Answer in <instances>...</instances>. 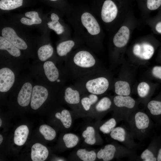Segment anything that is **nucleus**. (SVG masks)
<instances>
[{"instance_id":"1","label":"nucleus","mask_w":161,"mask_h":161,"mask_svg":"<svg viewBox=\"0 0 161 161\" xmlns=\"http://www.w3.org/2000/svg\"><path fill=\"white\" fill-rule=\"evenodd\" d=\"M127 122L134 138L140 140L146 137L151 127L150 116L141 110L134 111L129 116Z\"/></svg>"},{"instance_id":"2","label":"nucleus","mask_w":161,"mask_h":161,"mask_svg":"<svg viewBox=\"0 0 161 161\" xmlns=\"http://www.w3.org/2000/svg\"><path fill=\"white\" fill-rule=\"evenodd\" d=\"M137 157L133 149L124 145L111 144L105 145L103 148H101L97 154V158L104 161H109L115 157L133 158Z\"/></svg>"},{"instance_id":"3","label":"nucleus","mask_w":161,"mask_h":161,"mask_svg":"<svg viewBox=\"0 0 161 161\" xmlns=\"http://www.w3.org/2000/svg\"><path fill=\"white\" fill-rule=\"evenodd\" d=\"M113 102L117 110L116 115L120 120L127 121L130 115L136 110V102L129 96L117 95L113 99Z\"/></svg>"},{"instance_id":"4","label":"nucleus","mask_w":161,"mask_h":161,"mask_svg":"<svg viewBox=\"0 0 161 161\" xmlns=\"http://www.w3.org/2000/svg\"><path fill=\"white\" fill-rule=\"evenodd\" d=\"M110 134L111 137L119 141L126 147L133 149L137 146L134 138L130 131L122 126H118L113 128Z\"/></svg>"},{"instance_id":"5","label":"nucleus","mask_w":161,"mask_h":161,"mask_svg":"<svg viewBox=\"0 0 161 161\" xmlns=\"http://www.w3.org/2000/svg\"><path fill=\"white\" fill-rule=\"evenodd\" d=\"M109 84V81L106 78L100 77L89 80L85 86L89 93L99 95L104 93L107 90Z\"/></svg>"},{"instance_id":"6","label":"nucleus","mask_w":161,"mask_h":161,"mask_svg":"<svg viewBox=\"0 0 161 161\" xmlns=\"http://www.w3.org/2000/svg\"><path fill=\"white\" fill-rule=\"evenodd\" d=\"M48 95L47 89L40 85L33 88L30 100V106L34 110L38 109L47 100Z\"/></svg>"},{"instance_id":"7","label":"nucleus","mask_w":161,"mask_h":161,"mask_svg":"<svg viewBox=\"0 0 161 161\" xmlns=\"http://www.w3.org/2000/svg\"><path fill=\"white\" fill-rule=\"evenodd\" d=\"M118 12L116 3L112 0H105L101 10V17L105 23H110L116 18Z\"/></svg>"},{"instance_id":"8","label":"nucleus","mask_w":161,"mask_h":161,"mask_svg":"<svg viewBox=\"0 0 161 161\" xmlns=\"http://www.w3.org/2000/svg\"><path fill=\"white\" fill-rule=\"evenodd\" d=\"M15 80L13 72L10 69L4 67L0 70V91L6 92L13 85Z\"/></svg>"},{"instance_id":"9","label":"nucleus","mask_w":161,"mask_h":161,"mask_svg":"<svg viewBox=\"0 0 161 161\" xmlns=\"http://www.w3.org/2000/svg\"><path fill=\"white\" fill-rule=\"evenodd\" d=\"M1 35L19 49L24 50L27 48V45L25 42L18 36L12 28L9 27L3 28L1 31Z\"/></svg>"},{"instance_id":"10","label":"nucleus","mask_w":161,"mask_h":161,"mask_svg":"<svg viewBox=\"0 0 161 161\" xmlns=\"http://www.w3.org/2000/svg\"><path fill=\"white\" fill-rule=\"evenodd\" d=\"M73 61L77 66L83 68H89L93 66L95 60L89 52L80 51L77 53L73 58Z\"/></svg>"},{"instance_id":"11","label":"nucleus","mask_w":161,"mask_h":161,"mask_svg":"<svg viewBox=\"0 0 161 161\" xmlns=\"http://www.w3.org/2000/svg\"><path fill=\"white\" fill-rule=\"evenodd\" d=\"M81 23L88 32L92 35H96L100 33V27L95 18L90 13L85 12L81 17Z\"/></svg>"},{"instance_id":"12","label":"nucleus","mask_w":161,"mask_h":161,"mask_svg":"<svg viewBox=\"0 0 161 161\" xmlns=\"http://www.w3.org/2000/svg\"><path fill=\"white\" fill-rule=\"evenodd\" d=\"M154 52V49L153 46L146 43L136 44L133 48V52L135 55L145 60L150 59Z\"/></svg>"},{"instance_id":"13","label":"nucleus","mask_w":161,"mask_h":161,"mask_svg":"<svg viewBox=\"0 0 161 161\" xmlns=\"http://www.w3.org/2000/svg\"><path fill=\"white\" fill-rule=\"evenodd\" d=\"M33 88L31 84L26 82L22 86L18 96L17 101L20 106H27L31 100Z\"/></svg>"},{"instance_id":"14","label":"nucleus","mask_w":161,"mask_h":161,"mask_svg":"<svg viewBox=\"0 0 161 161\" xmlns=\"http://www.w3.org/2000/svg\"><path fill=\"white\" fill-rule=\"evenodd\" d=\"M130 35L129 29L126 26H122L114 37L113 42L117 47L125 46L128 43Z\"/></svg>"},{"instance_id":"15","label":"nucleus","mask_w":161,"mask_h":161,"mask_svg":"<svg viewBox=\"0 0 161 161\" xmlns=\"http://www.w3.org/2000/svg\"><path fill=\"white\" fill-rule=\"evenodd\" d=\"M49 151L47 148L39 143L34 144L31 148V158L33 161H43L47 158Z\"/></svg>"},{"instance_id":"16","label":"nucleus","mask_w":161,"mask_h":161,"mask_svg":"<svg viewBox=\"0 0 161 161\" xmlns=\"http://www.w3.org/2000/svg\"><path fill=\"white\" fill-rule=\"evenodd\" d=\"M29 133V130L27 126L22 125L18 127L14 132V143L18 146L24 145L27 140Z\"/></svg>"},{"instance_id":"17","label":"nucleus","mask_w":161,"mask_h":161,"mask_svg":"<svg viewBox=\"0 0 161 161\" xmlns=\"http://www.w3.org/2000/svg\"><path fill=\"white\" fill-rule=\"evenodd\" d=\"M43 68L45 75L50 81L54 82L58 78V70L52 61H46L44 64Z\"/></svg>"},{"instance_id":"18","label":"nucleus","mask_w":161,"mask_h":161,"mask_svg":"<svg viewBox=\"0 0 161 161\" xmlns=\"http://www.w3.org/2000/svg\"><path fill=\"white\" fill-rule=\"evenodd\" d=\"M0 49L7 50L10 54L15 57L21 55L19 49L2 36L0 37Z\"/></svg>"},{"instance_id":"19","label":"nucleus","mask_w":161,"mask_h":161,"mask_svg":"<svg viewBox=\"0 0 161 161\" xmlns=\"http://www.w3.org/2000/svg\"><path fill=\"white\" fill-rule=\"evenodd\" d=\"M137 160L142 161H157L153 142L151 143L148 146L142 153L141 154L137 157Z\"/></svg>"},{"instance_id":"20","label":"nucleus","mask_w":161,"mask_h":161,"mask_svg":"<svg viewBox=\"0 0 161 161\" xmlns=\"http://www.w3.org/2000/svg\"><path fill=\"white\" fill-rule=\"evenodd\" d=\"M25 16L30 19L23 17L21 18V22L25 25H31L39 24L42 22V20L39 17L38 12L35 11L27 12L25 14Z\"/></svg>"},{"instance_id":"21","label":"nucleus","mask_w":161,"mask_h":161,"mask_svg":"<svg viewBox=\"0 0 161 161\" xmlns=\"http://www.w3.org/2000/svg\"><path fill=\"white\" fill-rule=\"evenodd\" d=\"M64 99L68 103L71 104L78 103L80 101V96L79 92L76 90L68 87L65 91Z\"/></svg>"},{"instance_id":"22","label":"nucleus","mask_w":161,"mask_h":161,"mask_svg":"<svg viewBox=\"0 0 161 161\" xmlns=\"http://www.w3.org/2000/svg\"><path fill=\"white\" fill-rule=\"evenodd\" d=\"M115 92L117 95L129 96L131 93V89L129 83L126 81L119 80L114 84Z\"/></svg>"},{"instance_id":"23","label":"nucleus","mask_w":161,"mask_h":161,"mask_svg":"<svg viewBox=\"0 0 161 161\" xmlns=\"http://www.w3.org/2000/svg\"><path fill=\"white\" fill-rule=\"evenodd\" d=\"M147 112L150 116H158L161 114V101L152 100L147 105Z\"/></svg>"},{"instance_id":"24","label":"nucleus","mask_w":161,"mask_h":161,"mask_svg":"<svg viewBox=\"0 0 161 161\" xmlns=\"http://www.w3.org/2000/svg\"><path fill=\"white\" fill-rule=\"evenodd\" d=\"M74 42L72 40L65 41L59 44L57 46V52L58 55H66L72 49L75 45Z\"/></svg>"},{"instance_id":"25","label":"nucleus","mask_w":161,"mask_h":161,"mask_svg":"<svg viewBox=\"0 0 161 161\" xmlns=\"http://www.w3.org/2000/svg\"><path fill=\"white\" fill-rule=\"evenodd\" d=\"M52 21L47 23L48 27L55 31L58 35L62 33L64 31V27L58 21L59 17L58 15L55 13L51 15Z\"/></svg>"},{"instance_id":"26","label":"nucleus","mask_w":161,"mask_h":161,"mask_svg":"<svg viewBox=\"0 0 161 161\" xmlns=\"http://www.w3.org/2000/svg\"><path fill=\"white\" fill-rule=\"evenodd\" d=\"M53 52L52 47L50 45L48 44L40 47L38 50L37 54L39 59L44 61L51 57Z\"/></svg>"},{"instance_id":"27","label":"nucleus","mask_w":161,"mask_h":161,"mask_svg":"<svg viewBox=\"0 0 161 161\" xmlns=\"http://www.w3.org/2000/svg\"><path fill=\"white\" fill-rule=\"evenodd\" d=\"M23 0H1L0 8L3 10H10L21 6Z\"/></svg>"},{"instance_id":"28","label":"nucleus","mask_w":161,"mask_h":161,"mask_svg":"<svg viewBox=\"0 0 161 161\" xmlns=\"http://www.w3.org/2000/svg\"><path fill=\"white\" fill-rule=\"evenodd\" d=\"M55 117L60 120L64 127L69 128L72 123V119L69 112L66 109L63 110L61 113L58 112L55 114Z\"/></svg>"},{"instance_id":"29","label":"nucleus","mask_w":161,"mask_h":161,"mask_svg":"<svg viewBox=\"0 0 161 161\" xmlns=\"http://www.w3.org/2000/svg\"><path fill=\"white\" fill-rule=\"evenodd\" d=\"M39 131L47 140H52L55 137V131L51 126L47 125L44 124L41 126Z\"/></svg>"},{"instance_id":"30","label":"nucleus","mask_w":161,"mask_h":161,"mask_svg":"<svg viewBox=\"0 0 161 161\" xmlns=\"http://www.w3.org/2000/svg\"><path fill=\"white\" fill-rule=\"evenodd\" d=\"M77 156L83 161H94L96 158V154L93 151H87L85 149H79L77 151Z\"/></svg>"},{"instance_id":"31","label":"nucleus","mask_w":161,"mask_h":161,"mask_svg":"<svg viewBox=\"0 0 161 161\" xmlns=\"http://www.w3.org/2000/svg\"><path fill=\"white\" fill-rule=\"evenodd\" d=\"M83 137L84 138V142L90 145H93L96 142L95 136V130L92 127L89 126L87 127L82 134Z\"/></svg>"},{"instance_id":"32","label":"nucleus","mask_w":161,"mask_h":161,"mask_svg":"<svg viewBox=\"0 0 161 161\" xmlns=\"http://www.w3.org/2000/svg\"><path fill=\"white\" fill-rule=\"evenodd\" d=\"M112 105L110 99L107 97L101 99L96 106V110L99 112H104L110 109Z\"/></svg>"},{"instance_id":"33","label":"nucleus","mask_w":161,"mask_h":161,"mask_svg":"<svg viewBox=\"0 0 161 161\" xmlns=\"http://www.w3.org/2000/svg\"><path fill=\"white\" fill-rule=\"evenodd\" d=\"M63 140L66 147L70 148L76 145L78 142L79 138L76 135L74 134L67 133L64 136Z\"/></svg>"},{"instance_id":"34","label":"nucleus","mask_w":161,"mask_h":161,"mask_svg":"<svg viewBox=\"0 0 161 161\" xmlns=\"http://www.w3.org/2000/svg\"><path fill=\"white\" fill-rule=\"evenodd\" d=\"M117 124L116 119L112 118L106 121L99 128L100 131L105 134L110 133L112 129L115 128Z\"/></svg>"},{"instance_id":"35","label":"nucleus","mask_w":161,"mask_h":161,"mask_svg":"<svg viewBox=\"0 0 161 161\" xmlns=\"http://www.w3.org/2000/svg\"><path fill=\"white\" fill-rule=\"evenodd\" d=\"M98 99V97L96 95L91 94L89 95V97L82 98L81 103L84 109L87 111L90 109L91 106L97 101Z\"/></svg>"},{"instance_id":"36","label":"nucleus","mask_w":161,"mask_h":161,"mask_svg":"<svg viewBox=\"0 0 161 161\" xmlns=\"http://www.w3.org/2000/svg\"><path fill=\"white\" fill-rule=\"evenodd\" d=\"M150 86L146 82H142L138 85L137 88V93L139 96L142 99L145 98L149 94Z\"/></svg>"},{"instance_id":"37","label":"nucleus","mask_w":161,"mask_h":161,"mask_svg":"<svg viewBox=\"0 0 161 161\" xmlns=\"http://www.w3.org/2000/svg\"><path fill=\"white\" fill-rule=\"evenodd\" d=\"M147 8L151 10H156L161 6V0H144Z\"/></svg>"},{"instance_id":"38","label":"nucleus","mask_w":161,"mask_h":161,"mask_svg":"<svg viewBox=\"0 0 161 161\" xmlns=\"http://www.w3.org/2000/svg\"><path fill=\"white\" fill-rule=\"evenodd\" d=\"M152 72L154 76L161 79V66H155L152 69Z\"/></svg>"},{"instance_id":"39","label":"nucleus","mask_w":161,"mask_h":161,"mask_svg":"<svg viewBox=\"0 0 161 161\" xmlns=\"http://www.w3.org/2000/svg\"><path fill=\"white\" fill-rule=\"evenodd\" d=\"M155 28L156 31L158 32L161 33V21L157 23L156 25Z\"/></svg>"},{"instance_id":"40","label":"nucleus","mask_w":161,"mask_h":161,"mask_svg":"<svg viewBox=\"0 0 161 161\" xmlns=\"http://www.w3.org/2000/svg\"><path fill=\"white\" fill-rule=\"evenodd\" d=\"M157 161H161V148L159 149L158 151L157 155Z\"/></svg>"},{"instance_id":"41","label":"nucleus","mask_w":161,"mask_h":161,"mask_svg":"<svg viewBox=\"0 0 161 161\" xmlns=\"http://www.w3.org/2000/svg\"><path fill=\"white\" fill-rule=\"evenodd\" d=\"M3 140V137L0 134V144H1Z\"/></svg>"},{"instance_id":"42","label":"nucleus","mask_w":161,"mask_h":161,"mask_svg":"<svg viewBox=\"0 0 161 161\" xmlns=\"http://www.w3.org/2000/svg\"><path fill=\"white\" fill-rule=\"evenodd\" d=\"M2 124V121L1 119H0V127H1Z\"/></svg>"},{"instance_id":"43","label":"nucleus","mask_w":161,"mask_h":161,"mask_svg":"<svg viewBox=\"0 0 161 161\" xmlns=\"http://www.w3.org/2000/svg\"><path fill=\"white\" fill-rule=\"evenodd\" d=\"M50 1H56V0H49Z\"/></svg>"}]
</instances>
